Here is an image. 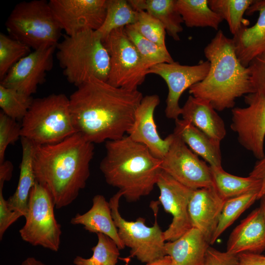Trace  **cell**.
Wrapping results in <instances>:
<instances>
[{
  "label": "cell",
  "mask_w": 265,
  "mask_h": 265,
  "mask_svg": "<svg viewBox=\"0 0 265 265\" xmlns=\"http://www.w3.org/2000/svg\"><path fill=\"white\" fill-rule=\"evenodd\" d=\"M143 97L138 89L129 90L89 78L69 98L76 132L94 144L121 138L132 126Z\"/></svg>",
  "instance_id": "cell-1"
},
{
  "label": "cell",
  "mask_w": 265,
  "mask_h": 265,
  "mask_svg": "<svg viewBox=\"0 0 265 265\" xmlns=\"http://www.w3.org/2000/svg\"><path fill=\"white\" fill-rule=\"evenodd\" d=\"M94 154V143L78 132L56 143L35 146L36 181L48 190L55 208L69 205L85 188Z\"/></svg>",
  "instance_id": "cell-2"
},
{
  "label": "cell",
  "mask_w": 265,
  "mask_h": 265,
  "mask_svg": "<svg viewBox=\"0 0 265 265\" xmlns=\"http://www.w3.org/2000/svg\"><path fill=\"white\" fill-rule=\"evenodd\" d=\"M204 53L210 70L202 81L189 88L190 95L208 101L221 111L234 108L238 98L254 93L249 69L238 58L233 38L218 29Z\"/></svg>",
  "instance_id": "cell-3"
},
{
  "label": "cell",
  "mask_w": 265,
  "mask_h": 265,
  "mask_svg": "<svg viewBox=\"0 0 265 265\" xmlns=\"http://www.w3.org/2000/svg\"><path fill=\"white\" fill-rule=\"evenodd\" d=\"M100 169L106 182L117 187L129 202L148 195L162 171L161 159L129 136L108 140Z\"/></svg>",
  "instance_id": "cell-4"
},
{
  "label": "cell",
  "mask_w": 265,
  "mask_h": 265,
  "mask_svg": "<svg viewBox=\"0 0 265 265\" xmlns=\"http://www.w3.org/2000/svg\"><path fill=\"white\" fill-rule=\"evenodd\" d=\"M56 51L59 65L70 83L78 87L92 77L107 81L110 57L96 31L65 34Z\"/></svg>",
  "instance_id": "cell-5"
},
{
  "label": "cell",
  "mask_w": 265,
  "mask_h": 265,
  "mask_svg": "<svg viewBox=\"0 0 265 265\" xmlns=\"http://www.w3.org/2000/svg\"><path fill=\"white\" fill-rule=\"evenodd\" d=\"M21 125V137L35 146L56 143L76 132L69 99L64 94L33 99Z\"/></svg>",
  "instance_id": "cell-6"
},
{
  "label": "cell",
  "mask_w": 265,
  "mask_h": 265,
  "mask_svg": "<svg viewBox=\"0 0 265 265\" xmlns=\"http://www.w3.org/2000/svg\"><path fill=\"white\" fill-rule=\"evenodd\" d=\"M5 26L12 38L33 50L56 46L59 42L61 29L46 0L18 3L8 16Z\"/></svg>",
  "instance_id": "cell-7"
},
{
  "label": "cell",
  "mask_w": 265,
  "mask_h": 265,
  "mask_svg": "<svg viewBox=\"0 0 265 265\" xmlns=\"http://www.w3.org/2000/svg\"><path fill=\"white\" fill-rule=\"evenodd\" d=\"M123 193L120 191L110 199L111 215L122 242L130 248V257H135L142 263L148 264L165 256L163 231L157 222L158 210L155 205V223L152 226L145 224V219L139 217L134 221L123 218L119 212V201Z\"/></svg>",
  "instance_id": "cell-8"
},
{
  "label": "cell",
  "mask_w": 265,
  "mask_h": 265,
  "mask_svg": "<svg viewBox=\"0 0 265 265\" xmlns=\"http://www.w3.org/2000/svg\"><path fill=\"white\" fill-rule=\"evenodd\" d=\"M55 205L48 190L36 181L30 192L25 224L19 230L22 239L33 246L57 252L62 234Z\"/></svg>",
  "instance_id": "cell-9"
},
{
  "label": "cell",
  "mask_w": 265,
  "mask_h": 265,
  "mask_svg": "<svg viewBox=\"0 0 265 265\" xmlns=\"http://www.w3.org/2000/svg\"><path fill=\"white\" fill-rule=\"evenodd\" d=\"M103 42L110 57L107 82L117 87L137 90L145 81L149 67L128 38L125 27L113 30Z\"/></svg>",
  "instance_id": "cell-10"
},
{
  "label": "cell",
  "mask_w": 265,
  "mask_h": 265,
  "mask_svg": "<svg viewBox=\"0 0 265 265\" xmlns=\"http://www.w3.org/2000/svg\"><path fill=\"white\" fill-rule=\"evenodd\" d=\"M244 97L246 107L231 109L230 128L239 143L258 160L265 156V97L258 93Z\"/></svg>",
  "instance_id": "cell-11"
},
{
  "label": "cell",
  "mask_w": 265,
  "mask_h": 265,
  "mask_svg": "<svg viewBox=\"0 0 265 265\" xmlns=\"http://www.w3.org/2000/svg\"><path fill=\"white\" fill-rule=\"evenodd\" d=\"M172 133L171 143L161 159L162 170L192 189L213 186L210 166Z\"/></svg>",
  "instance_id": "cell-12"
},
{
  "label": "cell",
  "mask_w": 265,
  "mask_h": 265,
  "mask_svg": "<svg viewBox=\"0 0 265 265\" xmlns=\"http://www.w3.org/2000/svg\"><path fill=\"white\" fill-rule=\"evenodd\" d=\"M210 68L208 60L193 65H182L178 62L163 63L150 67L148 74L160 77L168 87L165 113L166 117L176 120L181 115L179 100L183 93L193 85L202 81Z\"/></svg>",
  "instance_id": "cell-13"
},
{
  "label": "cell",
  "mask_w": 265,
  "mask_h": 265,
  "mask_svg": "<svg viewBox=\"0 0 265 265\" xmlns=\"http://www.w3.org/2000/svg\"><path fill=\"white\" fill-rule=\"evenodd\" d=\"M50 7L61 30L73 35L98 30L106 15V0H50Z\"/></svg>",
  "instance_id": "cell-14"
},
{
  "label": "cell",
  "mask_w": 265,
  "mask_h": 265,
  "mask_svg": "<svg viewBox=\"0 0 265 265\" xmlns=\"http://www.w3.org/2000/svg\"><path fill=\"white\" fill-rule=\"evenodd\" d=\"M55 51L56 46L33 50L13 66L0 84L31 96L45 82L48 72L52 69Z\"/></svg>",
  "instance_id": "cell-15"
},
{
  "label": "cell",
  "mask_w": 265,
  "mask_h": 265,
  "mask_svg": "<svg viewBox=\"0 0 265 265\" xmlns=\"http://www.w3.org/2000/svg\"><path fill=\"white\" fill-rule=\"evenodd\" d=\"M160 195L159 200L164 211L170 213L172 220L163 231L165 241H174L192 228L189 213V200L194 189L188 188L162 170L157 183Z\"/></svg>",
  "instance_id": "cell-16"
},
{
  "label": "cell",
  "mask_w": 265,
  "mask_h": 265,
  "mask_svg": "<svg viewBox=\"0 0 265 265\" xmlns=\"http://www.w3.org/2000/svg\"><path fill=\"white\" fill-rule=\"evenodd\" d=\"M160 103L156 94L143 97L128 136L132 140L146 146L156 158L162 159L166 154L173 139V133L163 139L159 134L154 120V112Z\"/></svg>",
  "instance_id": "cell-17"
},
{
  "label": "cell",
  "mask_w": 265,
  "mask_h": 265,
  "mask_svg": "<svg viewBox=\"0 0 265 265\" xmlns=\"http://www.w3.org/2000/svg\"><path fill=\"white\" fill-rule=\"evenodd\" d=\"M226 200L214 186L193 190L188 204L192 228L197 229L210 244Z\"/></svg>",
  "instance_id": "cell-18"
},
{
  "label": "cell",
  "mask_w": 265,
  "mask_h": 265,
  "mask_svg": "<svg viewBox=\"0 0 265 265\" xmlns=\"http://www.w3.org/2000/svg\"><path fill=\"white\" fill-rule=\"evenodd\" d=\"M257 12L256 23L251 27L243 26L233 38L237 56L245 67L265 53V0H254L245 14L251 15Z\"/></svg>",
  "instance_id": "cell-19"
},
{
  "label": "cell",
  "mask_w": 265,
  "mask_h": 265,
  "mask_svg": "<svg viewBox=\"0 0 265 265\" xmlns=\"http://www.w3.org/2000/svg\"><path fill=\"white\" fill-rule=\"evenodd\" d=\"M265 250V219L260 207L254 210L236 227L227 242L226 251L261 254Z\"/></svg>",
  "instance_id": "cell-20"
},
{
  "label": "cell",
  "mask_w": 265,
  "mask_h": 265,
  "mask_svg": "<svg viewBox=\"0 0 265 265\" xmlns=\"http://www.w3.org/2000/svg\"><path fill=\"white\" fill-rule=\"evenodd\" d=\"M181 115L215 140L221 142L226 135L223 120L207 100L190 95L181 107Z\"/></svg>",
  "instance_id": "cell-21"
},
{
  "label": "cell",
  "mask_w": 265,
  "mask_h": 265,
  "mask_svg": "<svg viewBox=\"0 0 265 265\" xmlns=\"http://www.w3.org/2000/svg\"><path fill=\"white\" fill-rule=\"evenodd\" d=\"M210 246L202 232L191 228L178 239L165 242L164 250L173 265H202Z\"/></svg>",
  "instance_id": "cell-22"
},
{
  "label": "cell",
  "mask_w": 265,
  "mask_h": 265,
  "mask_svg": "<svg viewBox=\"0 0 265 265\" xmlns=\"http://www.w3.org/2000/svg\"><path fill=\"white\" fill-rule=\"evenodd\" d=\"M71 223L82 225L85 230L91 233L106 235L115 241L120 250L125 247L119 238L109 202L102 195H95L90 209L82 214L77 213L71 219Z\"/></svg>",
  "instance_id": "cell-23"
},
{
  "label": "cell",
  "mask_w": 265,
  "mask_h": 265,
  "mask_svg": "<svg viewBox=\"0 0 265 265\" xmlns=\"http://www.w3.org/2000/svg\"><path fill=\"white\" fill-rule=\"evenodd\" d=\"M173 133L211 166H222L220 141L210 137L189 122L177 119Z\"/></svg>",
  "instance_id": "cell-24"
},
{
  "label": "cell",
  "mask_w": 265,
  "mask_h": 265,
  "mask_svg": "<svg viewBox=\"0 0 265 265\" xmlns=\"http://www.w3.org/2000/svg\"><path fill=\"white\" fill-rule=\"evenodd\" d=\"M22 158L20 164L19 182L15 193L7 200L12 211L20 212L25 217L31 188L36 183L33 168V159L35 145L29 140L21 137Z\"/></svg>",
  "instance_id": "cell-25"
},
{
  "label": "cell",
  "mask_w": 265,
  "mask_h": 265,
  "mask_svg": "<svg viewBox=\"0 0 265 265\" xmlns=\"http://www.w3.org/2000/svg\"><path fill=\"white\" fill-rule=\"evenodd\" d=\"M177 0H130L128 2L136 10H143L158 19L164 26L167 34L176 41L182 32L184 23L179 12Z\"/></svg>",
  "instance_id": "cell-26"
},
{
  "label": "cell",
  "mask_w": 265,
  "mask_h": 265,
  "mask_svg": "<svg viewBox=\"0 0 265 265\" xmlns=\"http://www.w3.org/2000/svg\"><path fill=\"white\" fill-rule=\"evenodd\" d=\"M210 168L213 186L225 200L260 189L261 182L250 176L234 175L226 172L222 166H210Z\"/></svg>",
  "instance_id": "cell-27"
},
{
  "label": "cell",
  "mask_w": 265,
  "mask_h": 265,
  "mask_svg": "<svg viewBox=\"0 0 265 265\" xmlns=\"http://www.w3.org/2000/svg\"><path fill=\"white\" fill-rule=\"evenodd\" d=\"M178 10L188 27H210L218 30L223 20L210 7L208 0H177Z\"/></svg>",
  "instance_id": "cell-28"
},
{
  "label": "cell",
  "mask_w": 265,
  "mask_h": 265,
  "mask_svg": "<svg viewBox=\"0 0 265 265\" xmlns=\"http://www.w3.org/2000/svg\"><path fill=\"white\" fill-rule=\"evenodd\" d=\"M105 21L96 30L102 40L114 29L134 24L137 21L138 11L126 0H106Z\"/></svg>",
  "instance_id": "cell-29"
},
{
  "label": "cell",
  "mask_w": 265,
  "mask_h": 265,
  "mask_svg": "<svg viewBox=\"0 0 265 265\" xmlns=\"http://www.w3.org/2000/svg\"><path fill=\"white\" fill-rule=\"evenodd\" d=\"M254 0H208L210 7L225 20L231 33L236 35L249 21L243 15Z\"/></svg>",
  "instance_id": "cell-30"
},
{
  "label": "cell",
  "mask_w": 265,
  "mask_h": 265,
  "mask_svg": "<svg viewBox=\"0 0 265 265\" xmlns=\"http://www.w3.org/2000/svg\"><path fill=\"white\" fill-rule=\"evenodd\" d=\"M258 193L257 191H252L225 201L210 245L213 244L221 235L258 200Z\"/></svg>",
  "instance_id": "cell-31"
},
{
  "label": "cell",
  "mask_w": 265,
  "mask_h": 265,
  "mask_svg": "<svg viewBox=\"0 0 265 265\" xmlns=\"http://www.w3.org/2000/svg\"><path fill=\"white\" fill-rule=\"evenodd\" d=\"M125 30L143 61L149 68L156 64L174 61L166 47L161 46L145 38L131 25L125 26Z\"/></svg>",
  "instance_id": "cell-32"
},
{
  "label": "cell",
  "mask_w": 265,
  "mask_h": 265,
  "mask_svg": "<svg viewBox=\"0 0 265 265\" xmlns=\"http://www.w3.org/2000/svg\"><path fill=\"white\" fill-rule=\"evenodd\" d=\"M98 242L91 249L92 256L84 258L77 256L73 260L75 265H116L120 255L119 248L111 238L102 233L97 234Z\"/></svg>",
  "instance_id": "cell-33"
},
{
  "label": "cell",
  "mask_w": 265,
  "mask_h": 265,
  "mask_svg": "<svg viewBox=\"0 0 265 265\" xmlns=\"http://www.w3.org/2000/svg\"><path fill=\"white\" fill-rule=\"evenodd\" d=\"M33 99L16 90L0 84V107L1 111L15 120H23Z\"/></svg>",
  "instance_id": "cell-34"
},
{
  "label": "cell",
  "mask_w": 265,
  "mask_h": 265,
  "mask_svg": "<svg viewBox=\"0 0 265 265\" xmlns=\"http://www.w3.org/2000/svg\"><path fill=\"white\" fill-rule=\"evenodd\" d=\"M24 43L3 33H0V80L21 59L31 53Z\"/></svg>",
  "instance_id": "cell-35"
},
{
  "label": "cell",
  "mask_w": 265,
  "mask_h": 265,
  "mask_svg": "<svg viewBox=\"0 0 265 265\" xmlns=\"http://www.w3.org/2000/svg\"><path fill=\"white\" fill-rule=\"evenodd\" d=\"M136 22L131 25L140 34L161 46L166 47V30L156 18L143 10H138Z\"/></svg>",
  "instance_id": "cell-36"
},
{
  "label": "cell",
  "mask_w": 265,
  "mask_h": 265,
  "mask_svg": "<svg viewBox=\"0 0 265 265\" xmlns=\"http://www.w3.org/2000/svg\"><path fill=\"white\" fill-rule=\"evenodd\" d=\"M21 137V125L2 111L0 112V163L4 161L6 150Z\"/></svg>",
  "instance_id": "cell-37"
},
{
  "label": "cell",
  "mask_w": 265,
  "mask_h": 265,
  "mask_svg": "<svg viewBox=\"0 0 265 265\" xmlns=\"http://www.w3.org/2000/svg\"><path fill=\"white\" fill-rule=\"evenodd\" d=\"M247 67L254 93L265 97V53L253 59Z\"/></svg>",
  "instance_id": "cell-38"
},
{
  "label": "cell",
  "mask_w": 265,
  "mask_h": 265,
  "mask_svg": "<svg viewBox=\"0 0 265 265\" xmlns=\"http://www.w3.org/2000/svg\"><path fill=\"white\" fill-rule=\"evenodd\" d=\"M238 255L220 251L210 246L202 265H237Z\"/></svg>",
  "instance_id": "cell-39"
},
{
  "label": "cell",
  "mask_w": 265,
  "mask_h": 265,
  "mask_svg": "<svg viewBox=\"0 0 265 265\" xmlns=\"http://www.w3.org/2000/svg\"><path fill=\"white\" fill-rule=\"evenodd\" d=\"M3 186L0 185V239H2L7 229L23 215L19 212L11 211L7 200L3 195Z\"/></svg>",
  "instance_id": "cell-40"
},
{
  "label": "cell",
  "mask_w": 265,
  "mask_h": 265,
  "mask_svg": "<svg viewBox=\"0 0 265 265\" xmlns=\"http://www.w3.org/2000/svg\"><path fill=\"white\" fill-rule=\"evenodd\" d=\"M249 176L261 182V186L258 196V200H259L265 194V156L256 162Z\"/></svg>",
  "instance_id": "cell-41"
},
{
  "label": "cell",
  "mask_w": 265,
  "mask_h": 265,
  "mask_svg": "<svg viewBox=\"0 0 265 265\" xmlns=\"http://www.w3.org/2000/svg\"><path fill=\"white\" fill-rule=\"evenodd\" d=\"M237 265H265V255L252 253H242L238 255Z\"/></svg>",
  "instance_id": "cell-42"
},
{
  "label": "cell",
  "mask_w": 265,
  "mask_h": 265,
  "mask_svg": "<svg viewBox=\"0 0 265 265\" xmlns=\"http://www.w3.org/2000/svg\"><path fill=\"white\" fill-rule=\"evenodd\" d=\"M13 170V165L12 162L9 160H4L0 163V184H3L5 181L10 180L12 172Z\"/></svg>",
  "instance_id": "cell-43"
},
{
  "label": "cell",
  "mask_w": 265,
  "mask_h": 265,
  "mask_svg": "<svg viewBox=\"0 0 265 265\" xmlns=\"http://www.w3.org/2000/svg\"><path fill=\"white\" fill-rule=\"evenodd\" d=\"M146 265H173V263L171 258L168 255H165L146 264Z\"/></svg>",
  "instance_id": "cell-44"
},
{
  "label": "cell",
  "mask_w": 265,
  "mask_h": 265,
  "mask_svg": "<svg viewBox=\"0 0 265 265\" xmlns=\"http://www.w3.org/2000/svg\"><path fill=\"white\" fill-rule=\"evenodd\" d=\"M21 265H46L42 262L35 258L34 257H29L24 260L21 264Z\"/></svg>",
  "instance_id": "cell-45"
},
{
  "label": "cell",
  "mask_w": 265,
  "mask_h": 265,
  "mask_svg": "<svg viewBox=\"0 0 265 265\" xmlns=\"http://www.w3.org/2000/svg\"><path fill=\"white\" fill-rule=\"evenodd\" d=\"M259 200H261L260 207L262 211L265 219V194Z\"/></svg>",
  "instance_id": "cell-46"
}]
</instances>
